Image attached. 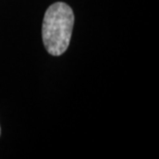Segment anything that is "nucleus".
Returning a JSON list of instances; mask_svg holds the SVG:
<instances>
[{"label": "nucleus", "mask_w": 159, "mask_h": 159, "mask_svg": "<svg viewBox=\"0 0 159 159\" xmlns=\"http://www.w3.org/2000/svg\"><path fill=\"white\" fill-rule=\"evenodd\" d=\"M75 15L71 7L64 2L53 3L48 7L43 21V41L47 52L60 56L70 43Z\"/></svg>", "instance_id": "obj_1"}, {"label": "nucleus", "mask_w": 159, "mask_h": 159, "mask_svg": "<svg viewBox=\"0 0 159 159\" xmlns=\"http://www.w3.org/2000/svg\"><path fill=\"white\" fill-rule=\"evenodd\" d=\"M0 134H1V127H0Z\"/></svg>", "instance_id": "obj_2"}]
</instances>
